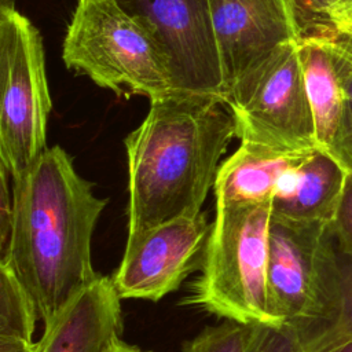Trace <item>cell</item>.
<instances>
[{"mask_svg": "<svg viewBox=\"0 0 352 352\" xmlns=\"http://www.w3.org/2000/svg\"><path fill=\"white\" fill-rule=\"evenodd\" d=\"M11 186L12 232L0 265L14 271L45 324L100 275L91 242L107 199L95 195L60 146L48 147Z\"/></svg>", "mask_w": 352, "mask_h": 352, "instance_id": "cell-1", "label": "cell"}, {"mask_svg": "<svg viewBox=\"0 0 352 352\" xmlns=\"http://www.w3.org/2000/svg\"><path fill=\"white\" fill-rule=\"evenodd\" d=\"M234 138V116L219 96L175 91L151 100L144 120L124 140L128 236L199 214Z\"/></svg>", "mask_w": 352, "mask_h": 352, "instance_id": "cell-2", "label": "cell"}, {"mask_svg": "<svg viewBox=\"0 0 352 352\" xmlns=\"http://www.w3.org/2000/svg\"><path fill=\"white\" fill-rule=\"evenodd\" d=\"M272 204L216 202L187 304L236 323L278 324L268 309Z\"/></svg>", "mask_w": 352, "mask_h": 352, "instance_id": "cell-3", "label": "cell"}, {"mask_svg": "<svg viewBox=\"0 0 352 352\" xmlns=\"http://www.w3.org/2000/svg\"><path fill=\"white\" fill-rule=\"evenodd\" d=\"M62 58L67 69L117 96L142 95L151 102L175 92L158 48L114 0H78Z\"/></svg>", "mask_w": 352, "mask_h": 352, "instance_id": "cell-4", "label": "cell"}, {"mask_svg": "<svg viewBox=\"0 0 352 352\" xmlns=\"http://www.w3.org/2000/svg\"><path fill=\"white\" fill-rule=\"evenodd\" d=\"M331 224L272 214L268 309L278 323L296 327L305 342L337 315L341 261Z\"/></svg>", "mask_w": 352, "mask_h": 352, "instance_id": "cell-5", "label": "cell"}, {"mask_svg": "<svg viewBox=\"0 0 352 352\" xmlns=\"http://www.w3.org/2000/svg\"><path fill=\"white\" fill-rule=\"evenodd\" d=\"M51 106L40 32L15 8H0V165L11 179L48 148Z\"/></svg>", "mask_w": 352, "mask_h": 352, "instance_id": "cell-6", "label": "cell"}, {"mask_svg": "<svg viewBox=\"0 0 352 352\" xmlns=\"http://www.w3.org/2000/svg\"><path fill=\"white\" fill-rule=\"evenodd\" d=\"M226 104L241 142L283 153L318 148L298 40L278 47L230 89Z\"/></svg>", "mask_w": 352, "mask_h": 352, "instance_id": "cell-7", "label": "cell"}, {"mask_svg": "<svg viewBox=\"0 0 352 352\" xmlns=\"http://www.w3.org/2000/svg\"><path fill=\"white\" fill-rule=\"evenodd\" d=\"M153 40L177 92L226 102L223 66L209 0H114Z\"/></svg>", "mask_w": 352, "mask_h": 352, "instance_id": "cell-8", "label": "cell"}, {"mask_svg": "<svg viewBox=\"0 0 352 352\" xmlns=\"http://www.w3.org/2000/svg\"><path fill=\"white\" fill-rule=\"evenodd\" d=\"M210 224L204 213L176 217L126 238L122 260L111 276L121 297L158 301L176 290L195 265Z\"/></svg>", "mask_w": 352, "mask_h": 352, "instance_id": "cell-9", "label": "cell"}, {"mask_svg": "<svg viewBox=\"0 0 352 352\" xmlns=\"http://www.w3.org/2000/svg\"><path fill=\"white\" fill-rule=\"evenodd\" d=\"M226 98L278 47L300 40L290 0H209Z\"/></svg>", "mask_w": 352, "mask_h": 352, "instance_id": "cell-10", "label": "cell"}, {"mask_svg": "<svg viewBox=\"0 0 352 352\" xmlns=\"http://www.w3.org/2000/svg\"><path fill=\"white\" fill-rule=\"evenodd\" d=\"M121 334V297L99 275L44 324L38 352H109Z\"/></svg>", "mask_w": 352, "mask_h": 352, "instance_id": "cell-11", "label": "cell"}, {"mask_svg": "<svg viewBox=\"0 0 352 352\" xmlns=\"http://www.w3.org/2000/svg\"><path fill=\"white\" fill-rule=\"evenodd\" d=\"M346 172L323 150L315 148L289 168L278 183L272 214L331 224Z\"/></svg>", "mask_w": 352, "mask_h": 352, "instance_id": "cell-12", "label": "cell"}, {"mask_svg": "<svg viewBox=\"0 0 352 352\" xmlns=\"http://www.w3.org/2000/svg\"><path fill=\"white\" fill-rule=\"evenodd\" d=\"M311 151L283 153L241 142L234 154L219 166L213 184L216 202L272 204L283 173Z\"/></svg>", "mask_w": 352, "mask_h": 352, "instance_id": "cell-13", "label": "cell"}, {"mask_svg": "<svg viewBox=\"0 0 352 352\" xmlns=\"http://www.w3.org/2000/svg\"><path fill=\"white\" fill-rule=\"evenodd\" d=\"M298 52L314 116L316 146L324 151L346 103L333 44L327 36L302 37L298 40Z\"/></svg>", "mask_w": 352, "mask_h": 352, "instance_id": "cell-14", "label": "cell"}, {"mask_svg": "<svg viewBox=\"0 0 352 352\" xmlns=\"http://www.w3.org/2000/svg\"><path fill=\"white\" fill-rule=\"evenodd\" d=\"M36 307L8 265H0V352H38Z\"/></svg>", "mask_w": 352, "mask_h": 352, "instance_id": "cell-15", "label": "cell"}, {"mask_svg": "<svg viewBox=\"0 0 352 352\" xmlns=\"http://www.w3.org/2000/svg\"><path fill=\"white\" fill-rule=\"evenodd\" d=\"M300 38L323 36L352 23V0H290Z\"/></svg>", "mask_w": 352, "mask_h": 352, "instance_id": "cell-16", "label": "cell"}, {"mask_svg": "<svg viewBox=\"0 0 352 352\" xmlns=\"http://www.w3.org/2000/svg\"><path fill=\"white\" fill-rule=\"evenodd\" d=\"M352 338V258L341 263V296L336 318L307 341L308 352H327Z\"/></svg>", "mask_w": 352, "mask_h": 352, "instance_id": "cell-17", "label": "cell"}, {"mask_svg": "<svg viewBox=\"0 0 352 352\" xmlns=\"http://www.w3.org/2000/svg\"><path fill=\"white\" fill-rule=\"evenodd\" d=\"M254 324L227 320L223 324L206 327L184 342L183 352H248Z\"/></svg>", "mask_w": 352, "mask_h": 352, "instance_id": "cell-18", "label": "cell"}, {"mask_svg": "<svg viewBox=\"0 0 352 352\" xmlns=\"http://www.w3.org/2000/svg\"><path fill=\"white\" fill-rule=\"evenodd\" d=\"M248 352H308L302 334L287 323H256Z\"/></svg>", "mask_w": 352, "mask_h": 352, "instance_id": "cell-19", "label": "cell"}, {"mask_svg": "<svg viewBox=\"0 0 352 352\" xmlns=\"http://www.w3.org/2000/svg\"><path fill=\"white\" fill-rule=\"evenodd\" d=\"M337 248L352 258V173H346L342 194L331 221Z\"/></svg>", "mask_w": 352, "mask_h": 352, "instance_id": "cell-20", "label": "cell"}, {"mask_svg": "<svg viewBox=\"0 0 352 352\" xmlns=\"http://www.w3.org/2000/svg\"><path fill=\"white\" fill-rule=\"evenodd\" d=\"M346 173H352V102L346 100L340 125L324 150Z\"/></svg>", "mask_w": 352, "mask_h": 352, "instance_id": "cell-21", "label": "cell"}, {"mask_svg": "<svg viewBox=\"0 0 352 352\" xmlns=\"http://www.w3.org/2000/svg\"><path fill=\"white\" fill-rule=\"evenodd\" d=\"M14 221L12 186L7 169L0 165V263L6 258L10 248Z\"/></svg>", "mask_w": 352, "mask_h": 352, "instance_id": "cell-22", "label": "cell"}, {"mask_svg": "<svg viewBox=\"0 0 352 352\" xmlns=\"http://www.w3.org/2000/svg\"><path fill=\"white\" fill-rule=\"evenodd\" d=\"M346 100L352 102V38L342 32H329Z\"/></svg>", "mask_w": 352, "mask_h": 352, "instance_id": "cell-23", "label": "cell"}, {"mask_svg": "<svg viewBox=\"0 0 352 352\" xmlns=\"http://www.w3.org/2000/svg\"><path fill=\"white\" fill-rule=\"evenodd\" d=\"M109 352H150V351H143L138 346L129 345V344L124 342L122 340H120L117 344H114V346Z\"/></svg>", "mask_w": 352, "mask_h": 352, "instance_id": "cell-24", "label": "cell"}, {"mask_svg": "<svg viewBox=\"0 0 352 352\" xmlns=\"http://www.w3.org/2000/svg\"><path fill=\"white\" fill-rule=\"evenodd\" d=\"M327 352H352V338L345 341V342H342V344H340L338 346H336V348H333V349H330Z\"/></svg>", "mask_w": 352, "mask_h": 352, "instance_id": "cell-25", "label": "cell"}, {"mask_svg": "<svg viewBox=\"0 0 352 352\" xmlns=\"http://www.w3.org/2000/svg\"><path fill=\"white\" fill-rule=\"evenodd\" d=\"M15 0H0V8H15Z\"/></svg>", "mask_w": 352, "mask_h": 352, "instance_id": "cell-26", "label": "cell"}, {"mask_svg": "<svg viewBox=\"0 0 352 352\" xmlns=\"http://www.w3.org/2000/svg\"><path fill=\"white\" fill-rule=\"evenodd\" d=\"M336 32H342V33L348 34V36L352 38V23L348 25V26H345V28H342V29H338V30H336Z\"/></svg>", "mask_w": 352, "mask_h": 352, "instance_id": "cell-27", "label": "cell"}]
</instances>
